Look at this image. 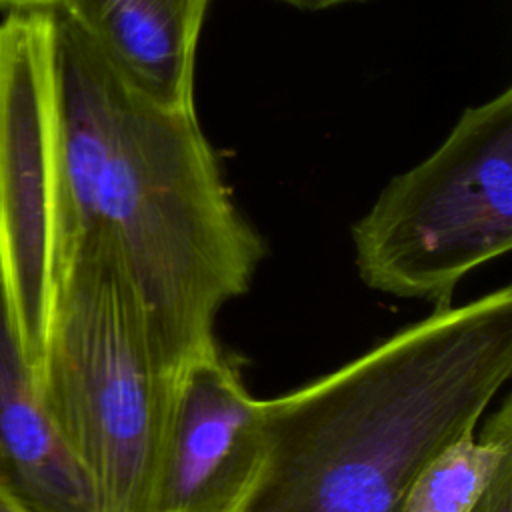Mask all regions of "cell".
Returning <instances> with one entry per match:
<instances>
[{"mask_svg": "<svg viewBox=\"0 0 512 512\" xmlns=\"http://www.w3.org/2000/svg\"><path fill=\"white\" fill-rule=\"evenodd\" d=\"M0 464L36 512H96L92 486L44 410L0 298ZM2 478V476H0Z\"/></svg>", "mask_w": 512, "mask_h": 512, "instance_id": "cell-8", "label": "cell"}, {"mask_svg": "<svg viewBox=\"0 0 512 512\" xmlns=\"http://www.w3.org/2000/svg\"><path fill=\"white\" fill-rule=\"evenodd\" d=\"M62 0H0V12H38V10H58Z\"/></svg>", "mask_w": 512, "mask_h": 512, "instance_id": "cell-11", "label": "cell"}, {"mask_svg": "<svg viewBox=\"0 0 512 512\" xmlns=\"http://www.w3.org/2000/svg\"><path fill=\"white\" fill-rule=\"evenodd\" d=\"M36 394L96 512H156L174 382L158 370L120 260L92 246L54 310Z\"/></svg>", "mask_w": 512, "mask_h": 512, "instance_id": "cell-3", "label": "cell"}, {"mask_svg": "<svg viewBox=\"0 0 512 512\" xmlns=\"http://www.w3.org/2000/svg\"><path fill=\"white\" fill-rule=\"evenodd\" d=\"M512 464V398L432 454L402 494L398 512H472L498 474Z\"/></svg>", "mask_w": 512, "mask_h": 512, "instance_id": "cell-9", "label": "cell"}, {"mask_svg": "<svg viewBox=\"0 0 512 512\" xmlns=\"http://www.w3.org/2000/svg\"><path fill=\"white\" fill-rule=\"evenodd\" d=\"M212 0H62L68 18L118 80L170 112H196L194 76Z\"/></svg>", "mask_w": 512, "mask_h": 512, "instance_id": "cell-7", "label": "cell"}, {"mask_svg": "<svg viewBox=\"0 0 512 512\" xmlns=\"http://www.w3.org/2000/svg\"><path fill=\"white\" fill-rule=\"evenodd\" d=\"M0 512H36L14 490L0 484Z\"/></svg>", "mask_w": 512, "mask_h": 512, "instance_id": "cell-13", "label": "cell"}, {"mask_svg": "<svg viewBox=\"0 0 512 512\" xmlns=\"http://www.w3.org/2000/svg\"><path fill=\"white\" fill-rule=\"evenodd\" d=\"M56 30V10L0 20V298L34 390L54 310L76 266Z\"/></svg>", "mask_w": 512, "mask_h": 512, "instance_id": "cell-5", "label": "cell"}, {"mask_svg": "<svg viewBox=\"0 0 512 512\" xmlns=\"http://www.w3.org/2000/svg\"><path fill=\"white\" fill-rule=\"evenodd\" d=\"M62 168L76 260L106 248L132 284L154 362L176 382L218 348L216 318L266 254L236 206L196 112L126 88L56 10Z\"/></svg>", "mask_w": 512, "mask_h": 512, "instance_id": "cell-1", "label": "cell"}, {"mask_svg": "<svg viewBox=\"0 0 512 512\" xmlns=\"http://www.w3.org/2000/svg\"><path fill=\"white\" fill-rule=\"evenodd\" d=\"M472 512H512V464L498 474Z\"/></svg>", "mask_w": 512, "mask_h": 512, "instance_id": "cell-10", "label": "cell"}, {"mask_svg": "<svg viewBox=\"0 0 512 512\" xmlns=\"http://www.w3.org/2000/svg\"><path fill=\"white\" fill-rule=\"evenodd\" d=\"M360 280L452 304L458 284L512 248V88L468 106L438 148L396 174L352 224Z\"/></svg>", "mask_w": 512, "mask_h": 512, "instance_id": "cell-4", "label": "cell"}, {"mask_svg": "<svg viewBox=\"0 0 512 512\" xmlns=\"http://www.w3.org/2000/svg\"><path fill=\"white\" fill-rule=\"evenodd\" d=\"M498 392L474 338L428 314L262 400L266 456L236 512H398L420 466L474 430Z\"/></svg>", "mask_w": 512, "mask_h": 512, "instance_id": "cell-2", "label": "cell"}, {"mask_svg": "<svg viewBox=\"0 0 512 512\" xmlns=\"http://www.w3.org/2000/svg\"><path fill=\"white\" fill-rule=\"evenodd\" d=\"M288 6H294L298 10H308V12H318V10H330L346 4H358L364 0H280Z\"/></svg>", "mask_w": 512, "mask_h": 512, "instance_id": "cell-12", "label": "cell"}, {"mask_svg": "<svg viewBox=\"0 0 512 512\" xmlns=\"http://www.w3.org/2000/svg\"><path fill=\"white\" fill-rule=\"evenodd\" d=\"M264 456L262 400L218 346L176 378L156 512H236Z\"/></svg>", "mask_w": 512, "mask_h": 512, "instance_id": "cell-6", "label": "cell"}]
</instances>
